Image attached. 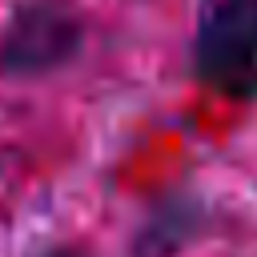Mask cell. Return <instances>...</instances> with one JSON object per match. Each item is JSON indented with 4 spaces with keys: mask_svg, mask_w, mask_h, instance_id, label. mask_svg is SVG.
<instances>
[{
    "mask_svg": "<svg viewBox=\"0 0 257 257\" xmlns=\"http://www.w3.org/2000/svg\"><path fill=\"white\" fill-rule=\"evenodd\" d=\"M189 64L197 84L225 100L257 96V0H205Z\"/></svg>",
    "mask_w": 257,
    "mask_h": 257,
    "instance_id": "1",
    "label": "cell"
},
{
    "mask_svg": "<svg viewBox=\"0 0 257 257\" xmlns=\"http://www.w3.org/2000/svg\"><path fill=\"white\" fill-rule=\"evenodd\" d=\"M84 44L72 0H16L0 24V76L36 80L64 68Z\"/></svg>",
    "mask_w": 257,
    "mask_h": 257,
    "instance_id": "2",
    "label": "cell"
},
{
    "mask_svg": "<svg viewBox=\"0 0 257 257\" xmlns=\"http://www.w3.org/2000/svg\"><path fill=\"white\" fill-rule=\"evenodd\" d=\"M56 257H68V253H56Z\"/></svg>",
    "mask_w": 257,
    "mask_h": 257,
    "instance_id": "3",
    "label": "cell"
}]
</instances>
